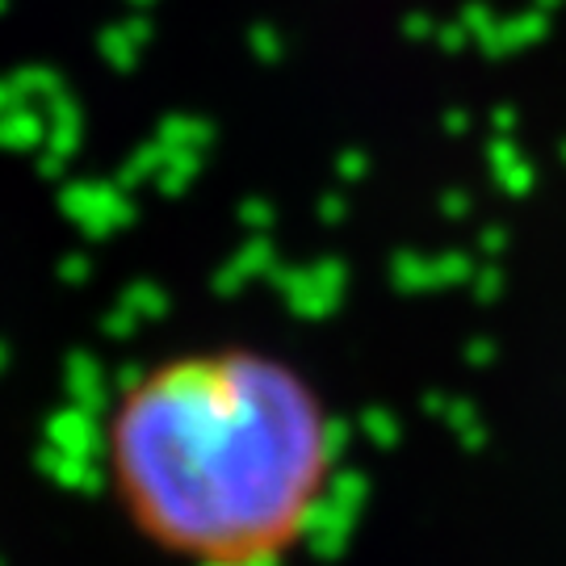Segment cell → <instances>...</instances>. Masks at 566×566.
Segmentation results:
<instances>
[{
  "label": "cell",
  "instance_id": "1",
  "mask_svg": "<svg viewBox=\"0 0 566 566\" xmlns=\"http://www.w3.org/2000/svg\"><path fill=\"white\" fill-rule=\"evenodd\" d=\"M102 465L122 521L177 566H290L344 465L327 390L261 344H202L114 395Z\"/></svg>",
  "mask_w": 566,
  "mask_h": 566
}]
</instances>
